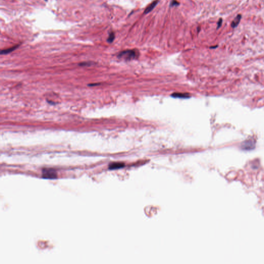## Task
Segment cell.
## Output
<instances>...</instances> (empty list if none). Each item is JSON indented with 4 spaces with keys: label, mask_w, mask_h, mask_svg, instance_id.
I'll use <instances>...</instances> for the list:
<instances>
[{
    "label": "cell",
    "mask_w": 264,
    "mask_h": 264,
    "mask_svg": "<svg viewBox=\"0 0 264 264\" xmlns=\"http://www.w3.org/2000/svg\"><path fill=\"white\" fill-rule=\"evenodd\" d=\"M139 56V52L135 50H127L119 53L118 57L123 58L127 61L133 60L137 58Z\"/></svg>",
    "instance_id": "cell-1"
},
{
    "label": "cell",
    "mask_w": 264,
    "mask_h": 264,
    "mask_svg": "<svg viewBox=\"0 0 264 264\" xmlns=\"http://www.w3.org/2000/svg\"><path fill=\"white\" fill-rule=\"evenodd\" d=\"M42 177L46 179H55L57 178V174L53 169H45L42 170Z\"/></svg>",
    "instance_id": "cell-2"
},
{
    "label": "cell",
    "mask_w": 264,
    "mask_h": 264,
    "mask_svg": "<svg viewBox=\"0 0 264 264\" xmlns=\"http://www.w3.org/2000/svg\"><path fill=\"white\" fill-rule=\"evenodd\" d=\"M172 97L175 98L187 99L190 97V96L187 93H174L172 95Z\"/></svg>",
    "instance_id": "cell-3"
},
{
    "label": "cell",
    "mask_w": 264,
    "mask_h": 264,
    "mask_svg": "<svg viewBox=\"0 0 264 264\" xmlns=\"http://www.w3.org/2000/svg\"><path fill=\"white\" fill-rule=\"evenodd\" d=\"M158 3V0H156V1H154V2H153L151 4H150L145 9V10L144 11V13L146 14L151 11L155 7V6L157 5Z\"/></svg>",
    "instance_id": "cell-4"
},
{
    "label": "cell",
    "mask_w": 264,
    "mask_h": 264,
    "mask_svg": "<svg viewBox=\"0 0 264 264\" xmlns=\"http://www.w3.org/2000/svg\"><path fill=\"white\" fill-rule=\"evenodd\" d=\"M124 167V164L121 163H114L109 165V169L110 170H115L120 169Z\"/></svg>",
    "instance_id": "cell-5"
},
{
    "label": "cell",
    "mask_w": 264,
    "mask_h": 264,
    "mask_svg": "<svg viewBox=\"0 0 264 264\" xmlns=\"http://www.w3.org/2000/svg\"><path fill=\"white\" fill-rule=\"evenodd\" d=\"M19 46H20V45H17L11 48H10L5 49V50H3L1 51V54L3 55V54H7L8 53H10L11 52L15 50L16 49H17L19 47Z\"/></svg>",
    "instance_id": "cell-6"
},
{
    "label": "cell",
    "mask_w": 264,
    "mask_h": 264,
    "mask_svg": "<svg viewBox=\"0 0 264 264\" xmlns=\"http://www.w3.org/2000/svg\"><path fill=\"white\" fill-rule=\"evenodd\" d=\"M241 16L240 14H238L235 19H234V20L233 21L232 24H231V26L232 27L234 28V27H236L238 26V25L239 24L240 21V20H241Z\"/></svg>",
    "instance_id": "cell-7"
},
{
    "label": "cell",
    "mask_w": 264,
    "mask_h": 264,
    "mask_svg": "<svg viewBox=\"0 0 264 264\" xmlns=\"http://www.w3.org/2000/svg\"><path fill=\"white\" fill-rule=\"evenodd\" d=\"M115 38V35L114 33L111 32L109 35V36L107 39V41L109 43H112L113 42V41L114 40Z\"/></svg>",
    "instance_id": "cell-8"
},
{
    "label": "cell",
    "mask_w": 264,
    "mask_h": 264,
    "mask_svg": "<svg viewBox=\"0 0 264 264\" xmlns=\"http://www.w3.org/2000/svg\"><path fill=\"white\" fill-rule=\"evenodd\" d=\"M180 5V3L177 1V0H172V1L170 3V7H174V6H177Z\"/></svg>",
    "instance_id": "cell-9"
},
{
    "label": "cell",
    "mask_w": 264,
    "mask_h": 264,
    "mask_svg": "<svg viewBox=\"0 0 264 264\" xmlns=\"http://www.w3.org/2000/svg\"><path fill=\"white\" fill-rule=\"evenodd\" d=\"M91 64V63H88V62H85V63H81L80 64V65L81 66H90Z\"/></svg>",
    "instance_id": "cell-10"
},
{
    "label": "cell",
    "mask_w": 264,
    "mask_h": 264,
    "mask_svg": "<svg viewBox=\"0 0 264 264\" xmlns=\"http://www.w3.org/2000/svg\"><path fill=\"white\" fill-rule=\"evenodd\" d=\"M222 20L221 19H220L219 20V21H218V27H217V28H219L221 25H222Z\"/></svg>",
    "instance_id": "cell-11"
}]
</instances>
